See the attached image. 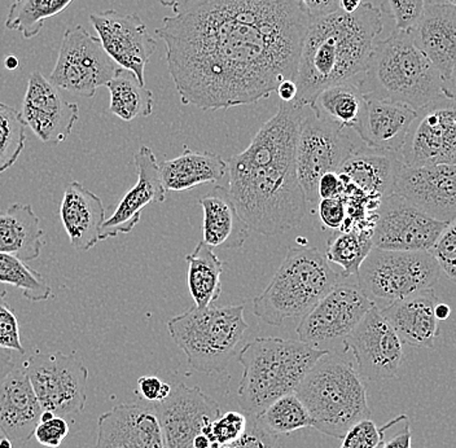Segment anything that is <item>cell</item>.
<instances>
[{
  "label": "cell",
  "mask_w": 456,
  "mask_h": 448,
  "mask_svg": "<svg viewBox=\"0 0 456 448\" xmlns=\"http://www.w3.org/2000/svg\"><path fill=\"white\" fill-rule=\"evenodd\" d=\"M302 105L279 102L249 147L227 162L228 192L248 227L276 236L298 227L309 211L296 167Z\"/></svg>",
  "instance_id": "7a4b0ae2"
},
{
  "label": "cell",
  "mask_w": 456,
  "mask_h": 448,
  "mask_svg": "<svg viewBox=\"0 0 456 448\" xmlns=\"http://www.w3.org/2000/svg\"><path fill=\"white\" fill-rule=\"evenodd\" d=\"M313 112L333 126L355 131L366 108V98L355 82L330 86L310 102Z\"/></svg>",
  "instance_id": "1f68e13d"
},
{
  "label": "cell",
  "mask_w": 456,
  "mask_h": 448,
  "mask_svg": "<svg viewBox=\"0 0 456 448\" xmlns=\"http://www.w3.org/2000/svg\"><path fill=\"white\" fill-rule=\"evenodd\" d=\"M60 219L71 247L78 252H87L100 241V231L105 222L104 205L81 183L70 182L60 205Z\"/></svg>",
  "instance_id": "4316f807"
},
{
  "label": "cell",
  "mask_w": 456,
  "mask_h": 448,
  "mask_svg": "<svg viewBox=\"0 0 456 448\" xmlns=\"http://www.w3.org/2000/svg\"><path fill=\"white\" fill-rule=\"evenodd\" d=\"M380 448H412V432L406 415H399L380 428Z\"/></svg>",
  "instance_id": "f6af8a7d"
},
{
  "label": "cell",
  "mask_w": 456,
  "mask_h": 448,
  "mask_svg": "<svg viewBox=\"0 0 456 448\" xmlns=\"http://www.w3.org/2000/svg\"><path fill=\"white\" fill-rule=\"evenodd\" d=\"M355 84L366 99L401 102L415 110L444 96L455 99L410 31L398 29L376 43L369 64Z\"/></svg>",
  "instance_id": "277c9868"
},
{
  "label": "cell",
  "mask_w": 456,
  "mask_h": 448,
  "mask_svg": "<svg viewBox=\"0 0 456 448\" xmlns=\"http://www.w3.org/2000/svg\"><path fill=\"white\" fill-rule=\"evenodd\" d=\"M399 156L406 167L455 165V99L444 96L418 110Z\"/></svg>",
  "instance_id": "5bb4252c"
},
{
  "label": "cell",
  "mask_w": 456,
  "mask_h": 448,
  "mask_svg": "<svg viewBox=\"0 0 456 448\" xmlns=\"http://www.w3.org/2000/svg\"><path fill=\"white\" fill-rule=\"evenodd\" d=\"M418 110L389 100L366 99L354 133L370 150L399 153Z\"/></svg>",
  "instance_id": "d4e9b609"
},
{
  "label": "cell",
  "mask_w": 456,
  "mask_h": 448,
  "mask_svg": "<svg viewBox=\"0 0 456 448\" xmlns=\"http://www.w3.org/2000/svg\"><path fill=\"white\" fill-rule=\"evenodd\" d=\"M4 67L7 70H16L20 67L19 59L16 56L10 55L4 57Z\"/></svg>",
  "instance_id": "91938a15"
},
{
  "label": "cell",
  "mask_w": 456,
  "mask_h": 448,
  "mask_svg": "<svg viewBox=\"0 0 456 448\" xmlns=\"http://www.w3.org/2000/svg\"><path fill=\"white\" fill-rule=\"evenodd\" d=\"M138 181L119 201L112 216L104 222L100 231V241L127 235L141 221L142 211L150 204H162L167 200V191L159 175V162L151 148L142 145L134 154Z\"/></svg>",
  "instance_id": "7402d4cb"
},
{
  "label": "cell",
  "mask_w": 456,
  "mask_h": 448,
  "mask_svg": "<svg viewBox=\"0 0 456 448\" xmlns=\"http://www.w3.org/2000/svg\"><path fill=\"white\" fill-rule=\"evenodd\" d=\"M316 207H318L319 218L324 227L333 231L341 230L346 219V204L344 197L319 200Z\"/></svg>",
  "instance_id": "c3c4849f"
},
{
  "label": "cell",
  "mask_w": 456,
  "mask_h": 448,
  "mask_svg": "<svg viewBox=\"0 0 456 448\" xmlns=\"http://www.w3.org/2000/svg\"><path fill=\"white\" fill-rule=\"evenodd\" d=\"M42 407L24 367H14L0 384V432L14 446L28 444L41 422Z\"/></svg>",
  "instance_id": "cb8c5ba5"
},
{
  "label": "cell",
  "mask_w": 456,
  "mask_h": 448,
  "mask_svg": "<svg viewBox=\"0 0 456 448\" xmlns=\"http://www.w3.org/2000/svg\"><path fill=\"white\" fill-rule=\"evenodd\" d=\"M162 7L170 8L173 12H176L179 8L183 7L187 3L192 2V0H157Z\"/></svg>",
  "instance_id": "6f0895ef"
},
{
  "label": "cell",
  "mask_w": 456,
  "mask_h": 448,
  "mask_svg": "<svg viewBox=\"0 0 456 448\" xmlns=\"http://www.w3.org/2000/svg\"><path fill=\"white\" fill-rule=\"evenodd\" d=\"M167 448H193V439L221 415V408L200 387H171L170 395L156 402Z\"/></svg>",
  "instance_id": "ac0fdd59"
},
{
  "label": "cell",
  "mask_w": 456,
  "mask_h": 448,
  "mask_svg": "<svg viewBox=\"0 0 456 448\" xmlns=\"http://www.w3.org/2000/svg\"><path fill=\"white\" fill-rule=\"evenodd\" d=\"M373 306L355 276L342 278L301 318L297 327L298 341L316 349L330 342H342Z\"/></svg>",
  "instance_id": "4fadbf2b"
},
{
  "label": "cell",
  "mask_w": 456,
  "mask_h": 448,
  "mask_svg": "<svg viewBox=\"0 0 456 448\" xmlns=\"http://www.w3.org/2000/svg\"><path fill=\"white\" fill-rule=\"evenodd\" d=\"M319 200L333 199V197H342L344 193V182L338 171L326 173L319 179L318 187H316Z\"/></svg>",
  "instance_id": "f907efd6"
},
{
  "label": "cell",
  "mask_w": 456,
  "mask_h": 448,
  "mask_svg": "<svg viewBox=\"0 0 456 448\" xmlns=\"http://www.w3.org/2000/svg\"><path fill=\"white\" fill-rule=\"evenodd\" d=\"M436 0H387L390 13L395 19L398 30H410L418 24L428 5Z\"/></svg>",
  "instance_id": "b9f144b4"
},
{
  "label": "cell",
  "mask_w": 456,
  "mask_h": 448,
  "mask_svg": "<svg viewBox=\"0 0 456 448\" xmlns=\"http://www.w3.org/2000/svg\"><path fill=\"white\" fill-rule=\"evenodd\" d=\"M295 394L312 427L333 438L341 439L355 422L372 415L363 379L350 362L330 351L313 365Z\"/></svg>",
  "instance_id": "8992f818"
},
{
  "label": "cell",
  "mask_w": 456,
  "mask_h": 448,
  "mask_svg": "<svg viewBox=\"0 0 456 448\" xmlns=\"http://www.w3.org/2000/svg\"><path fill=\"white\" fill-rule=\"evenodd\" d=\"M449 224L430 218L406 200L392 193L385 197L379 207L372 228L373 248L397 252H429Z\"/></svg>",
  "instance_id": "9a60e30c"
},
{
  "label": "cell",
  "mask_w": 456,
  "mask_h": 448,
  "mask_svg": "<svg viewBox=\"0 0 456 448\" xmlns=\"http://www.w3.org/2000/svg\"><path fill=\"white\" fill-rule=\"evenodd\" d=\"M210 448H226V446H219V444H212V446Z\"/></svg>",
  "instance_id": "03108f58"
},
{
  "label": "cell",
  "mask_w": 456,
  "mask_h": 448,
  "mask_svg": "<svg viewBox=\"0 0 456 448\" xmlns=\"http://www.w3.org/2000/svg\"><path fill=\"white\" fill-rule=\"evenodd\" d=\"M342 278L316 248H289L266 289L253 299V313L275 327L304 318Z\"/></svg>",
  "instance_id": "52a82bcc"
},
{
  "label": "cell",
  "mask_w": 456,
  "mask_h": 448,
  "mask_svg": "<svg viewBox=\"0 0 456 448\" xmlns=\"http://www.w3.org/2000/svg\"><path fill=\"white\" fill-rule=\"evenodd\" d=\"M96 448H167L155 404H119L102 413Z\"/></svg>",
  "instance_id": "603a6c76"
},
{
  "label": "cell",
  "mask_w": 456,
  "mask_h": 448,
  "mask_svg": "<svg viewBox=\"0 0 456 448\" xmlns=\"http://www.w3.org/2000/svg\"><path fill=\"white\" fill-rule=\"evenodd\" d=\"M362 0H338V8L345 13H353L361 7Z\"/></svg>",
  "instance_id": "9f6ffc18"
},
{
  "label": "cell",
  "mask_w": 456,
  "mask_h": 448,
  "mask_svg": "<svg viewBox=\"0 0 456 448\" xmlns=\"http://www.w3.org/2000/svg\"><path fill=\"white\" fill-rule=\"evenodd\" d=\"M436 304L435 289H429L393 302L379 308V311L403 344L420 349H433L436 339L440 336V325L435 316Z\"/></svg>",
  "instance_id": "484cf974"
},
{
  "label": "cell",
  "mask_w": 456,
  "mask_h": 448,
  "mask_svg": "<svg viewBox=\"0 0 456 448\" xmlns=\"http://www.w3.org/2000/svg\"><path fill=\"white\" fill-rule=\"evenodd\" d=\"M13 367L14 362L11 351L0 349V384Z\"/></svg>",
  "instance_id": "db71d44e"
},
{
  "label": "cell",
  "mask_w": 456,
  "mask_h": 448,
  "mask_svg": "<svg viewBox=\"0 0 456 448\" xmlns=\"http://www.w3.org/2000/svg\"><path fill=\"white\" fill-rule=\"evenodd\" d=\"M0 448H13L12 442L4 436V438L0 439Z\"/></svg>",
  "instance_id": "6125c7cd"
},
{
  "label": "cell",
  "mask_w": 456,
  "mask_h": 448,
  "mask_svg": "<svg viewBox=\"0 0 456 448\" xmlns=\"http://www.w3.org/2000/svg\"><path fill=\"white\" fill-rule=\"evenodd\" d=\"M20 113L34 135L45 144L67 141L79 119L78 104L62 98L39 70L33 71L28 78Z\"/></svg>",
  "instance_id": "ffe728a7"
},
{
  "label": "cell",
  "mask_w": 456,
  "mask_h": 448,
  "mask_svg": "<svg viewBox=\"0 0 456 448\" xmlns=\"http://www.w3.org/2000/svg\"><path fill=\"white\" fill-rule=\"evenodd\" d=\"M159 167L167 192H183L198 185L218 183L227 174V162L219 154L193 152L188 148Z\"/></svg>",
  "instance_id": "f546056e"
},
{
  "label": "cell",
  "mask_w": 456,
  "mask_h": 448,
  "mask_svg": "<svg viewBox=\"0 0 456 448\" xmlns=\"http://www.w3.org/2000/svg\"><path fill=\"white\" fill-rule=\"evenodd\" d=\"M69 435V425L64 418L55 416L48 421H41L37 427L34 436L42 446L57 448L61 446L62 441Z\"/></svg>",
  "instance_id": "7dc6e473"
},
{
  "label": "cell",
  "mask_w": 456,
  "mask_h": 448,
  "mask_svg": "<svg viewBox=\"0 0 456 448\" xmlns=\"http://www.w3.org/2000/svg\"><path fill=\"white\" fill-rule=\"evenodd\" d=\"M139 392L150 403L164 401L170 395L171 387L156 376H142L138 379Z\"/></svg>",
  "instance_id": "681fc988"
},
{
  "label": "cell",
  "mask_w": 456,
  "mask_h": 448,
  "mask_svg": "<svg viewBox=\"0 0 456 448\" xmlns=\"http://www.w3.org/2000/svg\"><path fill=\"white\" fill-rule=\"evenodd\" d=\"M328 353L279 337H261L245 345L238 359L244 368L238 399L245 415L256 418L276 399L295 393L313 365Z\"/></svg>",
  "instance_id": "5b68a950"
},
{
  "label": "cell",
  "mask_w": 456,
  "mask_h": 448,
  "mask_svg": "<svg viewBox=\"0 0 456 448\" xmlns=\"http://www.w3.org/2000/svg\"><path fill=\"white\" fill-rule=\"evenodd\" d=\"M53 418H55L53 412H50V411H42L41 421H48Z\"/></svg>",
  "instance_id": "94428289"
},
{
  "label": "cell",
  "mask_w": 456,
  "mask_h": 448,
  "mask_svg": "<svg viewBox=\"0 0 456 448\" xmlns=\"http://www.w3.org/2000/svg\"><path fill=\"white\" fill-rule=\"evenodd\" d=\"M248 416L238 411H228L224 415H219L216 420L205 428L204 435L212 444L219 446H228L238 441L247 429Z\"/></svg>",
  "instance_id": "ab89813d"
},
{
  "label": "cell",
  "mask_w": 456,
  "mask_h": 448,
  "mask_svg": "<svg viewBox=\"0 0 456 448\" xmlns=\"http://www.w3.org/2000/svg\"><path fill=\"white\" fill-rule=\"evenodd\" d=\"M440 276V266L428 250L397 252L372 248L355 278L375 307L383 308L435 289Z\"/></svg>",
  "instance_id": "9c48e42d"
},
{
  "label": "cell",
  "mask_w": 456,
  "mask_h": 448,
  "mask_svg": "<svg viewBox=\"0 0 456 448\" xmlns=\"http://www.w3.org/2000/svg\"><path fill=\"white\" fill-rule=\"evenodd\" d=\"M5 296H7V289L3 288V285L0 284V298H4Z\"/></svg>",
  "instance_id": "be15d7a7"
},
{
  "label": "cell",
  "mask_w": 456,
  "mask_h": 448,
  "mask_svg": "<svg viewBox=\"0 0 456 448\" xmlns=\"http://www.w3.org/2000/svg\"><path fill=\"white\" fill-rule=\"evenodd\" d=\"M455 224L456 221L450 222L429 249V253L440 266L441 273H446V278L452 281H455L456 276Z\"/></svg>",
  "instance_id": "60d3db41"
},
{
  "label": "cell",
  "mask_w": 456,
  "mask_h": 448,
  "mask_svg": "<svg viewBox=\"0 0 456 448\" xmlns=\"http://www.w3.org/2000/svg\"><path fill=\"white\" fill-rule=\"evenodd\" d=\"M383 28V8L370 2L362 3L353 13L338 10L312 19L302 42L295 102L309 105L330 86L356 82L369 64Z\"/></svg>",
  "instance_id": "3957f363"
},
{
  "label": "cell",
  "mask_w": 456,
  "mask_h": 448,
  "mask_svg": "<svg viewBox=\"0 0 456 448\" xmlns=\"http://www.w3.org/2000/svg\"><path fill=\"white\" fill-rule=\"evenodd\" d=\"M310 21L299 0H192L156 36L182 104L230 110L295 81Z\"/></svg>",
  "instance_id": "6da1fadb"
},
{
  "label": "cell",
  "mask_w": 456,
  "mask_h": 448,
  "mask_svg": "<svg viewBox=\"0 0 456 448\" xmlns=\"http://www.w3.org/2000/svg\"><path fill=\"white\" fill-rule=\"evenodd\" d=\"M409 31L415 45L440 73L450 95L455 96L456 5L433 2Z\"/></svg>",
  "instance_id": "44dd1931"
},
{
  "label": "cell",
  "mask_w": 456,
  "mask_h": 448,
  "mask_svg": "<svg viewBox=\"0 0 456 448\" xmlns=\"http://www.w3.org/2000/svg\"><path fill=\"white\" fill-rule=\"evenodd\" d=\"M344 353L352 351L362 379L381 381L397 378L404 359L403 342L378 307L364 315L342 341Z\"/></svg>",
  "instance_id": "2e32d148"
},
{
  "label": "cell",
  "mask_w": 456,
  "mask_h": 448,
  "mask_svg": "<svg viewBox=\"0 0 456 448\" xmlns=\"http://www.w3.org/2000/svg\"><path fill=\"white\" fill-rule=\"evenodd\" d=\"M393 193L406 200L430 218L452 222L456 218L455 165L406 167L395 176Z\"/></svg>",
  "instance_id": "d6986e66"
},
{
  "label": "cell",
  "mask_w": 456,
  "mask_h": 448,
  "mask_svg": "<svg viewBox=\"0 0 456 448\" xmlns=\"http://www.w3.org/2000/svg\"><path fill=\"white\" fill-rule=\"evenodd\" d=\"M0 349L25 354L20 338L19 319L4 298H0Z\"/></svg>",
  "instance_id": "ee69618b"
},
{
  "label": "cell",
  "mask_w": 456,
  "mask_h": 448,
  "mask_svg": "<svg viewBox=\"0 0 456 448\" xmlns=\"http://www.w3.org/2000/svg\"><path fill=\"white\" fill-rule=\"evenodd\" d=\"M249 325L244 305L188 308L167 322V330L196 372H224Z\"/></svg>",
  "instance_id": "ba28073f"
},
{
  "label": "cell",
  "mask_w": 456,
  "mask_h": 448,
  "mask_svg": "<svg viewBox=\"0 0 456 448\" xmlns=\"http://www.w3.org/2000/svg\"><path fill=\"white\" fill-rule=\"evenodd\" d=\"M22 367L43 411L65 419L85 410L88 370L81 359L61 351L37 353Z\"/></svg>",
  "instance_id": "8fae6325"
},
{
  "label": "cell",
  "mask_w": 456,
  "mask_h": 448,
  "mask_svg": "<svg viewBox=\"0 0 456 448\" xmlns=\"http://www.w3.org/2000/svg\"><path fill=\"white\" fill-rule=\"evenodd\" d=\"M402 164L399 153L381 152L364 145L354 148L338 173L344 183L353 185L363 195L383 200L392 195Z\"/></svg>",
  "instance_id": "83f0119b"
},
{
  "label": "cell",
  "mask_w": 456,
  "mask_h": 448,
  "mask_svg": "<svg viewBox=\"0 0 456 448\" xmlns=\"http://www.w3.org/2000/svg\"><path fill=\"white\" fill-rule=\"evenodd\" d=\"M299 3L312 19H319L340 10L338 0H299Z\"/></svg>",
  "instance_id": "816d5d0a"
},
{
  "label": "cell",
  "mask_w": 456,
  "mask_h": 448,
  "mask_svg": "<svg viewBox=\"0 0 456 448\" xmlns=\"http://www.w3.org/2000/svg\"><path fill=\"white\" fill-rule=\"evenodd\" d=\"M73 0H14L5 20V29L20 31L22 38L41 34L45 21L67 10Z\"/></svg>",
  "instance_id": "d590c367"
},
{
  "label": "cell",
  "mask_w": 456,
  "mask_h": 448,
  "mask_svg": "<svg viewBox=\"0 0 456 448\" xmlns=\"http://www.w3.org/2000/svg\"><path fill=\"white\" fill-rule=\"evenodd\" d=\"M341 441L340 448H379L381 444L380 428L370 419L355 422Z\"/></svg>",
  "instance_id": "7bdbcfd3"
},
{
  "label": "cell",
  "mask_w": 456,
  "mask_h": 448,
  "mask_svg": "<svg viewBox=\"0 0 456 448\" xmlns=\"http://www.w3.org/2000/svg\"><path fill=\"white\" fill-rule=\"evenodd\" d=\"M354 148L347 131L318 118L310 105H302L296 167L307 204L318 205L319 179L326 173L338 171Z\"/></svg>",
  "instance_id": "30bf717a"
},
{
  "label": "cell",
  "mask_w": 456,
  "mask_h": 448,
  "mask_svg": "<svg viewBox=\"0 0 456 448\" xmlns=\"http://www.w3.org/2000/svg\"><path fill=\"white\" fill-rule=\"evenodd\" d=\"M436 2L449 3V4H455V0H436Z\"/></svg>",
  "instance_id": "e7e4bbea"
},
{
  "label": "cell",
  "mask_w": 456,
  "mask_h": 448,
  "mask_svg": "<svg viewBox=\"0 0 456 448\" xmlns=\"http://www.w3.org/2000/svg\"><path fill=\"white\" fill-rule=\"evenodd\" d=\"M188 264L187 284L195 306H213L222 293L221 276L224 262L214 253L213 248L199 242L192 253L185 257Z\"/></svg>",
  "instance_id": "d6a6232c"
},
{
  "label": "cell",
  "mask_w": 456,
  "mask_h": 448,
  "mask_svg": "<svg viewBox=\"0 0 456 448\" xmlns=\"http://www.w3.org/2000/svg\"><path fill=\"white\" fill-rule=\"evenodd\" d=\"M105 87L110 95V112L122 121L131 122L152 114L153 93L147 90L131 71L118 68Z\"/></svg>",
  "instance_id": "836d02e7"
},
{
  "label": "cell",
  "mask_w": 456,
  "mask_h": 448,
  "mask_svg": "<svg viewBox=\"0 0 456 448\" xmlns=\"http://www.w3.org/2000/svg\"><path fill=\"white\" fill-rule=\"evenodd\" d=\"M276 441H278V436L267 432L255 418H248L245 432L238 441L228 444L226 448H273Z\"/></svg>",
  "instance_id": "bcb514c9"
},
{
  "label": "cell",
  "mask_w": 456,
  "mask_h": 448,
  "mask_svg": "<svg viewBox=\"0 0 456 448\" xmlns=\"http://www.w3.org/2000/svg\"><path fill=\"white\" fill-rule=\"evenodd\" d=\"M27 144V124L21 113L0 102V174L16 164Z\"/></svg>",
  "instance_id": "f35d334b"
},
{
  "label": "cell",
  "mask_w": 456,
  "mask_h": 448,
  "mask_svg": "<svg viewBox=\"0 0 456 448\" xmlns=\"http://www.w3.org/2000/svg\"><path fill=\"white\" fill-rule=\"evenodd\" d=\"M255 419L267 432L278 436L312 427L309 413L295 393L276 399Z\"/></svg>",
  "instance_id": "8d00e7d4"
},
{
  "label": "cell",
  "mask_w": 456,
  "mask_h": 448,
  "mask_svg": "<svg viewBox=\"0 0 456 448\" xmlns=\"http://www.w3.org/2000/svg\"><path fill=\"white\" fill-rule=\"evenodd\" d=\"M0 284L19 288L30 302L47 301L53 296V289L41 273L11 254L0 253Z\"/></svg>",
  "instance_id": "74e56055"
},
{
  "label": "cell",
  "mask_w": 456,
  "mask_h": 448,
  "mask_svg": "<svg viewBox=\"0 0 456 448\" xmlns=\"http://www.w3.org/2000/svg\"><path fill=\"white\" fill-rule=\"evenodd\" d=\"M204 222L202 235L205 244L216 249H239L249 238L250 228L238 213L230 192L216 185L210 193L200 199Z\"/></svg>",
  "instance_id": "f1b7e54d"
},
{
  "label": "cell",
  "mask_w": 456,
  "mask_h": 448,
  "mask_svg": "<svg viewBox=\"0 0 456 448\" xmlns=\"http://www.w3.org/2000/svg\"><path fill=\"white\" fill-rule=\"evenodd\" d=\"M372 248V230L353 227L336 231L328 239L324 256L330 264L338 265L344 270V278H350L356 275Z\"/></svg>",
  "instance_id": "e575fe53"
},
{
  "label": "cell",
  "mask_w": 456,
  "mask_h": 448,
  "mask_svg": "<svg viewBox=\"0 0 456 448\" xmlns=\"http://www.w3.org/2000/svg\"><path fill=\"white\" fill-rule=\"evenodd\" d=\"M275 93L278 94L281 102H295L296 98H297L298 93L297 85H296V82L293 81V79H285V81L281 82V84L278 86Z\"/></svg>",
  "instance_id": "f5cc1de1"
},
{
  "label": "cell",
  "mask_w": 456,
  "mask_h": 448,
  "mask_svg": "<svg viewBox=\"0 0 456 448\" xmlns=\"http://www.w3.org/2000/svg\"><path fill=\"white\" fill-rule=\"evenodd\" d=\"M43 247L41 221L30 204H13L0 210V253L30 262L41 256Z\"/></svg>",
  "instance_id": "4dcf8cb0"
},
{
  "label": "cell",
  "mask_w": 456,
  "mask_h": 448,
  "mask_svg": "<svg viewBox=\"0 0 456 448\" xmlns=\"http://www.w3.org/2000/svg\"><path fill=\"white\" fill-rule=\"evenodd\" d=\"M452 315V307L447 304H442V302H438V304L435 305V316L438 322L440 321H447Z\"/></svg>",
  "instance_id": "11a10c76"
},
{
  "label": "cell",
  "mask_w": 456,
  "mask_h": 448,
  "mask_svg": "<svg viewBox=\"0 0 456 448\" xmlns=\"http://www.w3.org/2000/svg\"><path fill=\"white\" fill-rule=\"evenodd\" d=\"M90 22L108 56L145 86V67L156 53L157 42L141 17L136 13L122 14L108 10L91 13Z\"/></svg>",
  "instance_id": "e0dca14e"
},
{
  "label": "cell",
  "mask_w": 456,
  "mask_h": 448,
  "mask_svg": "<svg viewBox=\"0 0 456 448\" xmlns=\"http://www.w3.org/2000/svg\"><path fill=\"white\" fill-rule=\"evenodd\" d=\"M118 68L105 53L98 37L91 36L78 25L65 30L55 68L47 79L56 88L91 99L99 87L113 78Z\"/></svg>",
  "instance_id": "7c38bea8"
},
{
  "label": "cell",
  "mask_w": 456,
  "mask_h": 448,
  "mask_svg": "<svg viewBox=\"0 0 456 448\" xmlns=\"http://www.w3.org/2000/svg\"><path fill=\"white\" fill-rule=\"evenodd\" d=\"M210 446H212V442H210V439L208 438L204 433H200V435L196 436V438L193 439V448H210Z\"/></svg>",
  "instance_id": "680465c9"
}]
</instances>
